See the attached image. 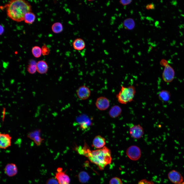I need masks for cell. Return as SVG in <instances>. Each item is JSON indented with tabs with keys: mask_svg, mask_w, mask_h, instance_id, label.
I'll return each mask as SVG.
<instances>
[{
	"mask_svg": "<svg viewBox=\"0 0 184 184\" xmlns=\"http://www.w3.org/2000/svg\"><path fill=\"white\" fill-rule=\"evenodd\" d=\"M4 171L5 174L7 176L11 177L17 174L18 169L15 164L9 163L6 166Z\"/></svg>",
	"mask_w": 184,
	"mask_h": 184,
	"instance_id": "obj_12",
	"label": "cell"
},
{
	"mask_svg": "<svg viewBox=\"0 0 184 184\" xmlns=\"http://www.w3.org/2000/svg\"><path fill=\"white\" fill-rule=\"evenodd\" d=\"M4 31V28L1 25H0V35H1Z\"/></svg>",
	"mask_w": 184,
	"mask_h": 184,
	"instance_id": "obj_32",
	"label": "cell"
},
{
	"mask_svg": "<svg viewBox=\"0 0 184 184\" xmlns=\"http://www.w3.org/2000/svg\"><path fill=\"white\" fill-rule=\"evenodd\" d=\"M138 184H154L153 182L143 179L140 181Z\"/></svg>",
	"mask_w": 184,
	"mask_h": 184,
	"instance_id": "obj_29",
	"label": "cell"
},
{
	"mask_svg": "<svg viewBox=\"0 0 184 184\" xmlns=\"http://www.w3.org/2000/svg\"><path fill=\"white\" fill-rule=\"evenodd\" d=\"M42 54L43 55H48L50 52L49 48L45 45L43 46L41 48Z\"/></svg>",
	"mask_w": 184,
	"mask_h": 184,
	"instance_id": "obj_27",
	"label": "cell"
},
{
	"mask_svg": "<svg viewBox=\"0 0 184 184\" xmlns=\"http://www.w3.org/2000/svg\"><path fill=\"white\" fill-rule=\"evenodd\" d=\"M122 112V109L119 106L116 105L112 107L110 109L109 114L110 116L113 118L118 117Z\"/></svg>",
	"mask_w": 184,
	"mask_h": 184,
	"instance_id": "obj_17",
	"label": "cell"
},
{
	"mask_svg": "<svg viewBox=\"0 0 184 184\" xmlns=\"http://www.w3.org/2000/svg\"><path fill=\"white\" fill-rule=\"evenodd\" d=\"M106 144L105 139L100 135L95 136L93 142V145L95 148L100 149L102 148Z\"/></svg>",
	"mask_w": 184,
	"mask_h": 184,
	"instance_id": "obj_14",
	"label": "cell"
},
{
	"mask_svg": "<svg viewBox=\"0 0 184 184\" xmlns=\"http://www.w3.org/2000/svg\"><path fill=\"white\" fill-rule=\"evenodd\" d=\"M129 133L133 138L139 139L143 136L144 131L143 128L139 124L133 125L130 127Z\"/></svg>",
	"mask_w": 184,
	"mask_h": 184,
	"instance_id": "obj_6",
	"label": "cell"
},
{
	"mask_svg": "<svg viewBox=\"0 0 184 184\" xmlns=\"http://www.w3.org/2000/svg\"><path fill=\"white\" fill-rule=\"evenodd\" d=\"M96 105L97 108L100 110H105L109 107L110 102L107 98L101 96L97 98L96 102Z\"/></svg>",
	"mask_w": 184,
	"mask_h": 184,
	"instance_id": "obj_11",
	"label": "cell"
},
{
	"mask_svg": "<svg viewBox=\"0 0 184 184\" xmlns=\"http://www.w3.org/2000/svg\"><path fill=\"white\" fill-rule=\"evenodd\" d=\"M168 177L172 183L179 184L183 182V177L181 174L175 170L170 171L168 175Z\"/></svg>",
	"mask_w": 184,
	"mask_h": 184,
	"instance_id": "obj_9",
	"label": "cell"
},
{
	"mask_svg": "<svg viewBox=\"0 0 184 184\" xmlns=\"http://www.w3.org/2000/svg\"><path fill=\"white\" fill-rule=\"evenodd\" d=\"M136 93L134 86L132 85L126 87L122 86L116 97L119 103L126 104L133 101Z\"/></svg>",
	"mask_w": 184,
	"mask_h": 184,
	"instance_id": "obj_3",
	"label": "cell"
},
{
	"mask_svg": "<svg viewBox=\"0 0 184 184\" xmlns=\"http://www.w3.org/2000/svg\"><path fill=\"white\" fill-rule=\"evenodd\" d=\"M126 154L131 159L133 160H136L140 158L141 152L138 147L133 145L130 146L127 148Z\"/></svg>",
	"mask_w": 184,
	"mask_h": 184,
	"instance_id": "obj_5",
	"label": "cell"
},
{
	"mask_svg": "<svg viewBox=\"0 0 184 184\" xmlns=\"http://www.w3.org/2000/svg\"><path fill=\"white\" fill-rule=\"evenodd\" d=\"M179 184H184V182H182L181 183Z\"/></svg>",
	"mask_w": 184,
	"mask_h": 184,
	"instance_id": "obj_33",
	"label": "cell"
},
{
	"mask_svg": "<svg viewBox=\"0 0 184 184\" xmlns=\"http://www.w3.org/2000/svg\"><path fill=\"white\" fill-rule=\"evenodd\" d=\"M155 8V5L153 3L147 4L146 6V8L147 10L154 9Z\"/></svg>",
	"mask_w": 184,
	"mask_h": 184,
	"instance_id": "obj_31",
	"label": "cell"
},
{
	"mask_svg": "<svg viewBox=\"0 0 184 184\" xmlns=\"http://www.w3.org/2000/svg\"><path fill=\"white\" fill-rule=\"evenodd\" d=\"M40 130H37L29 133L28 135V137L38 145H40L43 140L40 136Z\"/></svg>",
	"mask_w": 184,
	"mask_h": 184,
	"instance_id": "obj_13",
	"label": "cell"
},
{
	"mask_svg": "<svg viewBox=\"0 0 184 184\" xmlns=\"http://www.w3.org/2000/svg\"><path fill=\"white\" fill-rule=\"evenodd\" d=\"M32 52L34 57L36 58L40 57L42 54L41 48L38 46L33 47L32 49Z\"/></svg>",
	"mask_w": 184,
	"mask_h": 184,
	"instance_id": "obj_24",
	"label": "cell"
},
{
	"mask_svg": "<svg viewBox=\"0 0 184 184\" xmlns=\"http://www.w3.org/2000/svg\"><path fill=\"white\" fill-rule=\"evenodd\" d=\"M109 184H122L121 179L117 177H114L110 180Z\"/></svg>",
	"mask_w": 184,
	"mask_h": 184,
	"instance_id": "obj_26",
	"label": "cell"
},
{
	"mask_svg": "<svg viewBox=\"0 0 184 184\" xmlns=\"http://www.w3.org/2000/svg\"><path fill=\"white\" fill-rule=\"evenodd\" d=\"M74 49L78 50H81L84 48L85 44L84 41L82 39L78 38L75 40L73 43Z\"/></svg>",
	"mask_w": 184,
	"mask_h": 184,
	"instance_id": "obj_18",
	"label": "cell"
},
{
	"mask_svg": "<svg viewBox=\"0 0 184 184\" xmlns=\"http://www.w3.org/2000/svg\"><path fill=\"white\" fill-rule=\"evenodd\" d=\"M37 63L33 60L30 61L29 65L27 68L28 71L30 73L33 74L34 73L37 71Z\"/></svg>",
	"mask_w": 184,
	"mask_h": 184,
	"instance_id": "obj_21",
	"label": "cell"
},
{
	"mask_svg": "<svg viewBox=\"0 0 184 184\" xmlns=\"http://www.w3.org/2000/svg\"><path fill=\"white\" fill-rule=\"evenodd\" d=\"M77 120L82 128L83 129H86L90 125L91 122L89 119L84 115L78 117Z\"/></svg>",
	"mask_w": 184,
	"mask_h": 184,
	"instance_id": "obj_15",
	"label": "cell"
},
{
	"mask_svg": "<svg viewBox=\"0 0 184 184\" xmlns=\"http://www.w3.org/2000/svg\"><path fill=\"white\" fill-rule=\"evenodd\" d=\"M37 71L39 73H45L47 72L48 66L46 62L43 60L38 61L37 63Z\"/></svg>",
	"mask_w": 184,
	"mask_h": 184,
	"instance_id": "obj_16",
	"label": "cell"
},
{
	"mask_svg": "<svg viewBox=\"0 0 184 184\" xmlns=\"http://www.w3.org/2000/svg\"><path fill=\"white\" fill-rule=\"evenodd\" d=\"M12 137L7 133H1L0 134V147L2 149H6L11 145Z\"/></svg>",
	"mask_w": 184,
	"mask_h": 184,
	"instance_id": "obj_8",
	"label": "cell"
},
{
	"mask_svg": "<svg viewBox=\"0 0 184 184\" xmlns=\"http://www.w3.org/2000/svg\"><path fill=\"white\" fill-rule=\"evenodd\" d=\"M160 63L165 67L162 75L163 80L167 82H171L174 77L175 73L172 68L165 60H162Z\"/></svg>",
	"mask_w": 184,
	"mask_h": 184,
	"instance_id": "obj_4",
	"label": "cell"
},
{
	"mask_svg": "<svg viewBox=\"0 0 184 184\" xmlns=\"http://www.w3.org/2000/svg\"><path fill=\"white\" fill-rule=\"evenodd\" d=\"M159 96L163 100H166L169 99V95L167 91H163L160 93Z\"/></svg>",
	"mask_w": 184,
	"mask_h": 184,
	"instance_id": "obj_25",
	"label": "cell"
},
{
	"mask_svg": "<svg viewBox=\"0 0 184 184\" xmlns=\"http://www.w3.org/2000/svg\"><path fill=\"white\" fill-rule=\"evenodd\" d=\"M46 184H59L56 179L51 178L47 180Z\"/></svg>",
	"mask_w": 184,
	"mask_h": 184,
	"instance_id": "obj_28",
	"label": "cell"
},
{
	"mask_svg": "<svg viewBox=\"0 0 184 184\" xmlns=\"http://www.w3.org/2000/svg\"><path fill=\"white\" fill-rule=\"evenodd\" d=\"M79 152L80 153L87 157L91 162L96 165L101 170H103L112 161L111 151L105 146L94 150L91 151L87 149Z\"/></svg>",
	"mask_w": 184,
	"mask_h": 184,
	"instance_id": "obj_1",
	"label": "cell"
},
{
	"mask_svg": "<svg viewBox=\"0 0 184 184\" xmlns=\"http://www.w3.org/2000/svg\"><path fill=\"white\" fill-rule=\"evenodd\" d=\"M78 177L80 182L82 183H85L87 182L90 178L88 174L84 171L81 172L79 173Z\"/></svg>",
	"mask_w": 184,
	"mask_h": 184,
	"instance_id": "obj_23",
	"label": "cell"
},
{
	"mask_svg": "<svg viewBox=\"0 0 184 184\" xmlns=\"http://www.w3.org/2000/svg\"><path fill=\"white\" fill-rule=\"evenodd\" d=\"M132 1V0H121L119 1L120 3L123 6L130 4Z\"/></svg>",
	"mask_w": 184,
	"mask_h": 184,
	"instance_id": "obj_30",
	"label": "cell"
},
{
	"mask_svg": "<svg viewBox=\"0 0 184 184\" xmlns=\"http://www.w3.org/2000/svg\"><path fill=\"white\" fill-rule=\"evenodd\" d=\"M135 22L132 18H129L125 19L123 21V26L125 29L128 30H132L135 27Z\"/></svg>",
	"mask_w": 184,
	"mask_h": 184,
	"instance_id": "obj_19",
	"label": "cell"
},
{
	"mask_svg": "<svg viewBox=\"0 0 184 184\" xmlns=\"http://www.w3.org/2000/svg\"><path fill=\"white\" fill-rule=\"evenodd\" d=\"M77 97L79 99L84 100L88 99L90 96L91 91L89 89L84 85L79 87L76 91Z\"/></svg>",
	"mask_w": 184,
	"mask_h": 184,
	"instance_id": "obj_10",
	"label": "cell"
},
{
	"mask_svg": "<svg viewBox=\"0 0 184 184\" xmlns=\"http://www.w3.org/2000/svg\"><path fill=\"white\" fill-rule=\"evenodd\" d=\"M5 7L8 17L17 22L24 20L25 14L31 11L30 4L23 0L10 1L6 5Z\"/></svg>",
	"mask_w": 184,
	"mask_h": 184,
	"instance_id": "obj_2",
	"label": "cell"
},
{
	"mask_svg": "<svg viewBox=\"0 0 184 184\" xmlns=\"http://www.w3.org/2000/svg\"><path fill=\"white\" fill-rule=\"evenodd\" d=\"M35 18L36 16L34 14L31 12H30L25 14L24 20L26 23L32 24L34 21Z\"/></svg>",
	"mask_w": 184,
	"mask_h": 184,
	"instance_id": "obj_20",
	"label": "cell"
},
{
	"mask_svg": "<svg viewBox=\"0 0 184 184\" xmlns=\"http://www.w3.org/2000/svg\"><path fill=\"white\" fill-rule=\"evenodd\" d=\"M52 31L55 33H59L61 32L63 30L62 24L60 22H56L53 24L51 27Z\"/></svg>",
	"mask_w": 184,
	"mask_h": 184,
	"instance_id": "obj_22",
	"label": "cell"
},
{
	"mask_svg": "<svg viewBox=\"0 0 184 184\" xmlns=\"http://www.w3.org/2000/svg\"><path fill=\"white\" fill-rule=\"evenodd\" d=\"M56 173L55 177L59 184H69L70 179L65 171H62V168H58Z\"/></svg>",
	"mask_w": 184,
	"mask_h": 184,
	"instance_id": "obj_7",
	"label": "cell"
}]
</instances>
